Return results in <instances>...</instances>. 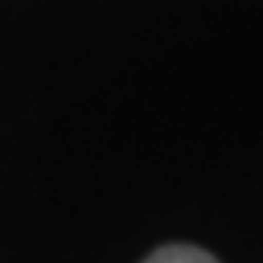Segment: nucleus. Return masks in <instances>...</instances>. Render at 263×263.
I'll return each instance as SVG.
<instances>
[{
    "mask_svg": "<svg viewBox=\"0 0 263 263\" xmlns=\"http://www.w3.org/2000/svg\"><path fill=\"white\" fill-rule=\"evenodd\" d=\"M143 263H219V259L205 249H194V245H164V249L150 252Z\"/></svg>",
    "mask_w": 263,
    "mask_h": 263,
    "instance_id": "nucleus-1",
    "label": "nucleus"
}]
</instances>
